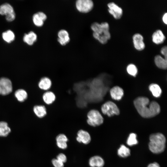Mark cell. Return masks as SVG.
Returning a JSON list of instances; mask_svg holds the SVG:
<instances>
[{
    "mask_svg": "<svg viewBox=\"0 0 167 167\" xmlns=\"http://www.w3.org/2000/svg\"><path fill=\"white\" fill-rule=\"evenodd\" d=\"M104 164L103 159L98 156L91 157L89 161V164L91 167H103Z\"/></svg>",
    "mask_w": 167,
    "mask_h": 167,
    "instance_id": "16",
    "label": "cell"
},
{
    "mask_svg": "<svg viewBox=\"0 0 167 167\" xmlns=\"http://www.w3.org/2000/svg\"><path fill=\"white\" fill-rule=\"evenodd\" d=\"M15 96L17 100L20 102L24 101L28 97V93L26 91L22 89H18L15 92Z\"/></svg>",
    "mask_w": 167,
    "mask_h": 167,
    "instance_id": "21",
    "label": "cell"
},
{
    "mask_svg": "<svg viewBox=\"0 0 167 167\" xmlns=\"http://www.w3.org/2000/svg\"><path fill=\"white\" fill-rule=\"evenodd\" d=\"M149 89L153 95L156 97L160 96L162 90L159 86L156 84H152L149 86Z\"/></svg>",
    "mask_w": 167,
    "mask_h": 167,
    "instance_id": "24",
    "label": "cell"
},
{
    "mask_svg": "<svg viewBox=\"0 0 167 167\" xmlns=\"http://www.w3.org/2000/svg\"><path fill=\"white\" fill-rule=\"evenodd\" d=\"M0 14L5 15L6 20L11 22L15 20V14L13 7L8 3H5L0 6Z\"/></svg>",
    "mask_w": 167,
    "mask_h": 167,
    "instance_id": "6",
    "label": "cell"
},
{
    "mask_svg": "<svg viewBox=\"0 0 167 167\" xmlns=\"http://www.w3.org/2000/svg\"><path fill=\"white\" fill-rule=\"evenodd\" d=\"M155 63L158 68L166 69L167 67V60L159 55H157L155 57Z\"/></svg>",
    "mask_w": 167,
    "mask_h": 167,
    "instance_id": "20",
    "label": "cell"
},
{
    "mask_svg": "<svg viewBox=\"0 0 167 167\" xmlns=\"http://www.w3.org/2000/svg\"><path fill=\"white\" fill-rule=\"evenodd\" d=\"M86 122L89 126L95 127L101 125L104 122V118L101 113L96 109L90 110L87 115Z\"/></svg>",
    "mask_w": 167,
    "mask_h": 167,
    "instance_id": "4",
    "label": "cell"
},
{
    "mask_svg": "<svg viewBox=\"0 0 167 167\" xmlns=\"http://www.w3.org/2000/svg\"><path fill=\"white\" fill-rule=\"evenodd\" d=\"M148 148L154 154H159L165 150L166 141L165 136L162 133H157L151 134L149 136Z\"/></svg>",
    "mask_w": 167,
    "mask_h": 167,
    "instance_id": "3",
    "label": "cell"
},
{
    "mask_svg": "<svg viewBox=\"0 0 167 167\" xmlns=\"http://www.w3.org/2000/svg\"><path fill=\"white\" fill-rule=\"evenodd\" d=\"M131 151L130 149L123 144L121 145L118 150V154L120 157L125 158L130 155Z\"/></svg>",
    "mask_w": 167,
    "mask_h": 167,
    "instance_id": "26",
    "label": "cell"
},
{
    "mask_svg": "<svg viewBox=\"0 0 167 167\" xmlns=\"http://www.w3.org/2000/svg\"><path fill=\"white\" fill-rule=\"evenodd\" d=\"M137 135L135 133H130L126 141L127 144L130 146L137 144L138 141L137 139Z\"/></svg>",
    "mask_w": 167,
    "mask_h": 167,
    "instance_id": "27",
    "label": "cell"
},
{
    "mask_svg": "<svg viewBox=\"0 0 167 167\" xmlns=\"http://www.w3.org/2000/svg\"><path fill=\"white\" fill-rule=\"evenodd\" d=\"M57 145L58 147L62 149H65L67 147V143L65 142H56Z\"/></svg>",
    "mask_w": 167,
    "mask_h": 167,
    "instance_id": "32",
    "label": "cell"
},
{
    "mask_svg": "<svg viewBox=\"0 0 167 167\" xmlns=\"http://www.w3.org/2000/svg\"><path fill=\"white\" fill-rule=\"evenodd\" d=\"M167 13H166L163 15V18H162L163 21L166 24H167Z\"/></svg>",
    "mask_w": 167,
    "mask_h": 167,
    "instance_id": "35",
    "label": "cell"
},
{
    "mask_svg": "<svg viewBox=\"0 0 167 167\" xmlns=\"http://www.w3.org/2000/svg\"><path fill=\"white\" fill-rule=\"evenodd\" d=\"M128 73L130 75L135 77L138 73V69L134 64H131L128 65L126 68Z\"/></svg>",
    "mask_w": 167,
    "mask_h": 167,
    "instance_id": "28",
    "label": "cell"
},
{
    "mask_svg": "<svg viewBox=\"0 0 167 167\" xmlns=\"http://www.w3.org/2000/svg\"><path fill=\"white\" fill-rule=\"evenodd\" d=\"M56 142H67L68 139L66 136L63 134H60L56 137Z\"/></svg>",
    "mask_w": 167,
    "mask_h": 167,
    "instance_id": "29",
    "label": "cell"
},
{
    "mask_svg": "<svg viewBox=\"0 0 167 167\" xmlns=\"http://www.w3.org/2000/svg\"><path fill=\"white\" fill-rule=\"evenodd\" d=\"M3 40L7 43H10L13 41L15 39V35L11 30H8L3 32L2 34Z\"/></svg>",
    "mask_w": 167,
    "mask_h": 167,
    "instance_id": "25",
    "label": "cell"
},
{
    "mask_svg": "<svg viewBox=\"0 0 167 167\" xmlns=\"http://www.w3.org/2000/svg\"><path fill=\"white\" fill-rule=\"evenodd\" d=\"M42 99L45 104L50 105L53 103L56 99L55 94L50 91H45L42 95Z\"/></svg>",
    "mask_w": 167,
    "mask_h": 167,
    "instance_id": "17",
    "label": "cell"
},
{
    "mask_svg": "<svg viewBox=\"0 0 167 167\" xmlns=\"http://www.w3.org/2000/svg\"><path fill=\"white\" fill-rule=\"evenodd\" d=\"M161 53L164 55L165 58L167 59V47L166 46H163L161 50Z\"/></svg>",
    "mask_w": 167,
    "mask_h": 167,
    "instance_id": "33",
    "label": "cell"
},
{
    "mask_svg": "<svg viewBox=\"0 0 167 167\" xmlns=\"http://www.w3.org/2000/svg\"><path fill=\"white\" fill-rule=\"evenodd\" d=\"M57 41L62 45L64 46L70 41V38L67 31L65 29L60 30L58 33Z\"/></svg>",
    "mask_w": 167,
    "mask_h": 167,
    "instance_id": "11",
    "label": "cell"
},
{
    "mask_svg": "<svg viewBox=\"0 0 167 167\" xmlns=\"http://www.w3.org/2000/svg\"><path fill=\"white\" fill-rule=\"evenodd\" d=\"M76 139L78 142L86 144L90 142L91 137L88 131L80 129L77 132Z\"/></svg>",
    "mask_w": 167,
    "mask_h": 167,
    "instance_id": "10",
    "label": "cell"
},
{
    "mask_svg": "<svg viewBox=\"0 0 167 167\" xmlns=\"http://www.w3.org/2000/svg\"><path fill=\"white\" fill-rule=\"evenodd\" d=\"M11 131L8 123L4 121L0 122V136H7Z\"/></svg>",
    "mask_w": 167,
    "mask_h": 167,
    "instance_id": "22",
    "label": "cell"
},
{
    "mask_svg": "<svg viewBox=\"0 0 167 167\" xmlns=\"http://www.w3.org/2000/svg\"><path fill=\"white\" fill-rule=\"evenodd\" d=\"M38 87L41 90L46 91H49L52 86V82L47 77H41L38 82Z\"/></svg>",
    "mask_w": 167,
    "mask_h": 167,
    "instance_id": "12",
    "label": "cell"
},
{
    "mask_svg": "<svg viewBox=\"0 0 167 167\" xmlns=\"http://www.w3.org/2000/svg\"><path fill=\"white\" fill-rule=\"evenodd\" d=\"M75 5L76 9L79 12L86 13L92 10L94 3L91 0H77L76 1Z\"/></svg>",
    "mask_w": 167,
    "mask_h": 167,
    "instance_id": "7",
    "label": "cell"
},
{
    "mask_svg": "<svg viewBox=\"0 0 167 167\" xmlns=\"http://www.w3.org/2000/svg\"><path fill=\"white\" fill-rule=\"evenodd\" d=\"M56 159L63 163L66 162L67 161V158L66 156L62 153L59 154L57 156Z\"/></svg>",
    "mask_w": 167,
    "mask_h": 167,
    "instance_id": "31",
    "label": "cell"
},
{
    "mask_svg": "<svg viewBox=\"0 0 167 167\" xmlns=\"http://www.w3.org/2000/svg\"><path fill=\"white\" fill-rule=\"evenodd\" d=\"M147 167H160V166L158 163L154 162L149 164Z\"/></svg>",
    "mask_w": 167,
    "mask_h": 167,
    "instance_id": "34",
    "label": "cell"
},
{
    "mask_svg": "<svg viewBox=\"0 0 167 167\" xmlns=\"http://www.w3.org/2000/svg\"><path fill=\"white\" fill-rule=\"evenodd\" d=\"M152 37L153 42L157 44L163 43L165 38L162 31L160 30H157L154 32Z\"/></svg>",
    "mask_w": 167,
    "mask_h": 167,
    "instance_id": "19",
    "label": "cell"
},
{
    "mask_svg": "<svg viewBox=\"0 0 167 167\" xmlns=\"http://www.w3.org/2000/svg\"><path fill=\"white\" fill-rule=\"evenodd\" d=\"M102 114L109 117L114 115H118L120 110L116 105L110 101H108L103 104L100 107V110Z\"/></svg>",
    "mask_w": 167,
    "mask_h": 167,
    "instance_id": "5",
    "label": "cell"
},
{
    "mask_svg": "<svg viewBox=\"0 0 167 167\" xmlns=\"http://www.w3.org/2000/svg\"><path fill=\"white\" fill-rule=\"evenodd\" d=\"M135 108L140 115L143 118H149L158 114L160 112V107L156 101L149 103V99L145 97H139L134 101Z\"/></svg>",
    "mask_w": 167,
    "mask_h": 167,
    "instance_id": "1",
    "label": "cell"
},
{
    "mask_svg": "<svg viewBox=\"0 0 167 167\" xmlns=\"http://www.w3.org/2000/svg\"><path fill=\"white\" fill-rule=\"evenodd\" d=\"M11 81L6 77L0 78V95L4 96L10 93L12 91Z\"/></svg>",
    "mask_w": 167,
    "mask_h": 167,
    "instance_id": "8",
    "label": "cell"
},
{
    "mask_svg": "<svg viewBox=\"0 0 167 167\" xmlns=\"http://www.w3.org/2000/svg\"><path fill=\"white\" fill-rule=\"evenodd\" d=\"M52 163L54 167H63L64 163L57 159H54L52 160Z\"/></svg>",
    "mask_w": 167,
    "mask_h": 167,
    "instance_id": "30",
    "label": "cell"
},
{
    "mask_svg": "<svg viewBox=\"0 0 167 167\" xmlns=\"http://www.w3.org/2000/svg\"><path fill=\"white\" fill-rule=\"evenodd\" d=\"M133 42L135 48L138 50H142L145 47L143 36L139 33H136L133 36Z\"/></svg>",
    "mask_w": 167,
    "mask_h": 167,
    "instance_id": "13",
    "label": "cell"
},
{
    "mask_svg": "<svg viewBox=\"0 0 167 167\" xmlns=\"http://www.w3.org/2000/svg\"><path fill=\"white\" fill-rule=\"evenodd\" d=\"M32 19L34 24L36 26L41 27L43 25L44 19L39 12L33 15Z\"/></svg>",
    "mask_w": 167,
    "mask_h": 167,
    "instance_id": "23",
    "label": "cell"
},
{
    "mask_svg": "<svg viewBox=\"0 0 167 167\" xmlns=\"http://www.w3.org/2000/svg\"><path fill=\"white\" fill-rule=\"evenodd\" d=\"M107 6L108 11L113 17L116 19H120L122 15V9L113 2L109 3Z\"/></svg>",
    "mask_w": 167,
    "mask_h": 167,
    "instance_id": "9",
    "label": "cell"
},
{
    "mask_svg": "<svg viewBox=\"0 0 167 167\" xmlns=\"http://www.w3.org/2000/svg\"><path fill=\"white\" fill-rule=\"evenodd\" d=\"M33 110L35 115L40 119L43 118L47 114V110L45 105H36L33 107Z\"/></svg>",
    "mask_w": 167,
    "mask_h": 167,
    "instance_id": "15",
    "label": "cell"
},
{
    "mask_svg": "<svg viewBox=\"0 0 167 167\" xmlns=\"http://www.w3.org/2000/svg\"><path fill=\"white\" fill-rule=\"evenodd\" d=\"M110 93L112 98L116 100H121L124 94L123 89L118 86H115L110 90Z\"/></svg>",
    "mask_w": 167,
    "mask_h": 167,
    "instance_id": "14",
    "label": "cell"
},
{
    "mask_svg": "<svg viewBox=\"0 0 167 167\" xmlns=\"http://www.w3.org/2000/svg\"><path fill=\"white\" fill-rule=\"evenodd\" d=\"M91 28L93 32L94 38L101 43H106L110 38L109 26L108 23L104 22L100 24L95 22L91 24Z\"/></svg>",
    "mask_w": 167,
    "mask_h": 167,
    "instance_id": "2",
    "label": "cell"
},
{
    "mask_svg": "<svg viewBox=\"0 0 167 167\" xmlns=\"http://www.w3.org/2000/svg\"><path fill=\"white\" fill-rule=\"evenodd\" d=\"M37 39L36 34L34 32L31 31L24 35L23 40L28 45H32L36 41Z\"/></svg>",
    "mask_w": 167,
    "mask_h": 167,
    "instance_id": "18",
    "label": "cell"
}]
</instances>
